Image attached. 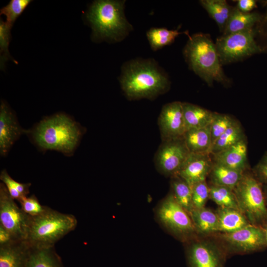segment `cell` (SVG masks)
<instances>
[{
  "label": "cell",
  "mask_w": 267,
  "mask_h": 267,
  "mask_svg": "<svg viewBox=\"0 0 267 267\" xmlns=\"http://www.w3.org/2000/svg\"><path fill=\"white\" fill-rule=\"evenodd\" d=\"M190 258L193 267H220L218 252L213 245L198 242L193 245Z\"/></svg>",
  "instance_id": "obj_20"
},
{
  "label": "cell",
  "mask_w": 267,
  "mask_h": 267,
  "mask_svg": "<svg viewBox=\"0 0 267 267\" xmlns=\"http://www.w3.org/2000/svg\"><path fill=\"white\" fill-rule=\"evenodd\" d=\"M209 198L221 208L239 210L233 189L230 188L211 185L209 186Z\"/></svg>",
  "instance_id": "obj_29"
},
{
  "label": "cell",
  "mask_w": 267,
  "mask_h": 267,
  "mask_svg": "<svg viewBox=\"0 0 267 267\" xmlns=\"http://www.w3.org/2000/svg\"><path fill=\"white\" fill-rule=\"evenodd\" d=\"M31 217L19 207L3 183H0V225L16 240H25Z\"/></svg>",
  "instance_id": "obj_8"
},
{
  "label": "cell",
  "mask_w": 267,
  "mask_h": 267,
  "mask_svg": "<svg viewBox=\"0 0 267 267\" xmlns=\"http://www.w3.org/2000/svg\"><path fill=\"white\" fill-rule=\"evenodd\" d=\"M192 199L194 209H200L209 198V186L206 180L196 183L192 187Z\"/></svg>",
  "instance_id": "obj_35"
},
{
  "label": "cell",
  "mask_w": 267,
  "mask_h": 267,
  "mask_svg": "<svg viewBox=\"0 0 267 267\" xmlns=\"http://www.w3.org/2000/svg\"><path fill=\"white\" fill-rule=\"evenodd\" d=\"M12 26L6 22L0 20V67H2L4 63L10 58L8 51V45L10 40V30Z\"/></svg>",
  "instance_id": "obj_34"
},
{
  "label": "cell",
  "mask_w": 267,
  "mask_h": 267,
  "mask_svg": "<svg viewBox=\"0 0 267 267\" xmlns=\"http://www.w3.org/2000/svg\"><path fill=\"white\" fill-rule=\"evenodd\" d=\"M183 54L189 67L209 86L214 82L229 83L225 75L214 44L208 35L189 36Z\"/></svg>",
  "instance_id": "obj_4"
},
{
  "label": "cell",
  "mask_w": 267,
  "mask_h": 267,
  "mask_svg": "<svg viewBox=\"0 0 267 267\" xmlns=\"http://www.w3.org/2000/svg\"><path fill=\"white\" fill-rule=\"evenodd\" d=\"M221 237L231 247L244 252L257 250L267 246L263 227L251 223L234 232L222 233Z\"/></svg>",
  "instance_id": "obj_12"
},
{
  "label": "cell",
  "mask_w": 267,
  "mask_h": 267,
  "mask_svg": "<svg viewBox=\"0 0 267 267\" xmlns=\"http://www.w3.org/2000/svg\"><path fill=\"white\" fill-rule=\"evenodd\" d=\"M263 228L265 234L266 245L267 246V224L263 226Z\"/></svg>",
  "instance_id": "obj_40"
},
{
  "label": "cell",
  "mask_w": 267,
  "mask_h": 267,
  "mask_svg": "<svg viewBox=\"0 0 267 267\" xmlns=\"http://www.w3.org/2000/svg\"><path fill=\"white\" fill-rule=\"evenodd\" d=\"M16 240L11 234L0 225V246L9 244Z\"/></svg>",
  "instance_id": "obj_39"
},
{
  "label": "cell",
  "mask_w": 267,
  "mask_h": 267,
  "mask_svg": "<svg viewBox=\"0 0 267 267\" xmlns=\"http://www.w3.org/2000/svg\"><path fill=\"white\" fill-rule=\"evenodd\" d=\"M29 249L25 240L0 246V267H26Z\"/></svg>",
  "instance_id": "obj_16"
},
{
  "label": "cell",
  "mask_w": 267,
  "mask_h": 267,
  "mask_svg": "<svg viewBox=\"0 0 267 267\" xmlns=\"http://www.w3.org/2000/svg\"><path fill=\"white\" fill-rule=\"evenodd\" d=\"M173 194L178 203L189 214L194 209L191 186L178 176L173 177Z\"/></svg>",
  "instance_id": "obj_28"
},
{
  "label": "cell",
  "mask_w": 267,
  "mask_h": 267,
  "mask_svg": "<svg viewBox=\"0 0 267 267\" xmlns=\"http://www.w3.org/2000/svg\"><path fill=\"white\" fill-rule=\"evenodd\" d=\"M182 33L178 29L152 28L147 32L146 36L152 49L156 51L171 44Z\"/></svg>",
  "instance_id": "obj_27"
},
{
  "label": "cell",
  "mask_w": 267,
  "mask_h": 267,
  "mask_svg": "<svg viewBox=\"0 0 267 267\" xmlns=\"http://www.w3.org/2000/svg\"><path fill=\"white\" fill-rule=\"evenodd\" d=\"M19 202L22 210L31 217L40 216L49 208L47 206L41 205L34 194L29 197L26 196L22 198Z\"/></svg>",
  "instance_id": "obj_33"
},
{
  "label": "cell",
  "mask_w": 267,
  "mask_h": 267,
  "mask_svg": "<svg viewBox=\"0 0 267 267\" xmlns=\"http://www.w3.org/2000/svg\"><path fill=\"white\" fill-rule=\"evenodd\" d=\"M183 138L190 153L210 154L212 146L210 125L203 128L187 130Z\"/></svg>",
  "instance_id": "obj_18"
},
{
  "label": "cell",
  "mask_w": 267,
  "mask_h": 267,
  "mask_svg": "<svg viewBox=\"0 0 267 267\" xmlns=\"http://www.w3.org/2000/svg\"><path fill=\"white\" fill-rule=\"evenodd\" d=\"M244 173L213 161L208 176L210 178L212 185L224 186L233 189L242 178Z\"/></svg>",
  "instance_id": "obj_23"
},
{
  "label": "cell",
  "mask_w": 267,
  "mask_h": 267,
  "mask_svg": "<svg viewBox=\"0 0 267 267\" xmlns=\"http://www.w3.org/2000/svg\"><path fill=\"white\" fill-rule=\"evenodd\" d=\"M212 157L214 162L231 169L242 172H245L248 170L246 139L213 155Z\"/></svg>",
  "instance_id": "obj_15"
},
{
  "label": "cell",
  "mask_w": 267,
  "mask_h": 267,
  "mask_svg": "<svg viewBox=\"0 0 267 267\" xmlns=\"http://www.w3.org/2000/svg\"><path fill=\"white\" fill-rule=\"evenodd\" d=\"M27 130L22 128L15 114L3 101L0 106V154L5 156L14 142Z\"/></svg>",
  "instance_id": "obj_13"
},
{
  "label": "cell",
  "mask_w": 267,
  "mask_h": 267,
  "mask_svg": "<svg viewBox=\"0 0 267 267\" xmlns=\"http://www.w3.org/2000/svg\"><path fill=\"white\" fill-rule=\"evenodd\" d=\"M217 214L218 217V231L223 233L234 232L250 224L238 210L220 207Z\"/></svg>",
  "instance_id": "obj_22"
},
{
  "label": "cell",
  "mask_w": 267,
  "mask_h": 267,
  "mask_svg": "<svg viewBox=\"0 0 267 267\" xmlns=\"http://www.w3.org/2000/svg\"><path fill=\"white\" fill-rule=\"evenodd\" d=\"M78 221L71 214L50 208L44 214L31 217L25 241L30 246L52 247L77 226Z\"/></svg>",
  "instance_id": "obj_5"
},
{
  "label": "cell",
  "mask_w": 267,
  "mask_h": 267,
  "mask_svg": "<svg viewBox=\"0 0 267 267\" xmlns=\"http://www.w3.org/2000/svg\"><path fill=\"white\" fill-rule=\"evenodd\" d=\"M29 246L26 267H63L54 246Z\"/></svg>",
  "instance_id": "obj_17"
},
{
  "label": "cell",
  "mask_w": 267,
  "mask_h": 267,
  "mask_svg": "<svg viewBox=\"0 0 267 267\" xmlns=\"http://www.w3.org/2000/svg\"><path fill=\"white\" fill-rule=\"evenodd\" d=\"M31 0H11L6 6L0 9V15L5 16L6 22L12 26L17 18L23 13Z\"/></svg>",
  "instance_id": "obj_32"
},
{
  "label": "cell",
  "mask_w": 267,
  "mask_h": 267,
  "mask_svg": "<svg viewBox=\"0 0 267 267\" xmlns=\"http://www.w3.org/2000/svg\"><path fill=\"white\" fill-rule=\"evenodd\" d=\"M182 109L186 131L211 125L214 112L188 102H182Z\"/></svg>",
  "instance_id": "obj_21"
},
{
  "label": "cell",
  "mask_w": 267,
  "mask_h": 267,
  "mask_svg": "<svg viewBox=\"0 0 267 267\" xmlns=\"http://www.w3.org/2000/svg\"><path fill=\"white\" fill-rule=\"evenodd\" d=\"M190 153L183 137L162 141L155 156V165L162 174L177 176Z\"/></svg>",
  "instance_id": "obj_9"
},
{
  "label": "cell",
  "mask_w": 267,
  "mask_h": 267,
  "mask_svg": "<svg viewBox=\"0 0 267 267\" xmlns=\"http://www.w3.org/2000/svg\"><path fill=\"white\" fill-rule=\"evenodd\" d=\"M27 134L42 150H55L66 156L73 154L84 134L81 126L66 114L46 117Z\"/></svg>",
  "instance_id": "obj_2"
},
{
  "label": "cell",
  "mask_w": 267,
  "mask_h": 267,
  "mask_svg": "<svg viewBox=\"0 0 267 267\" xmlns=\"http://www.w3.org/2000/svg\"><path fill=\"white\" fill-rule=\"evenodd\" d=\"M239 209L250 223L260 226L267 224V204L263 184L247 171L233 189Z\"/></svg>",
  "instance_id": "obj_6"
},
{
  "label": "cell",
  "mask_w": 267,
  "mask_h": 267,
  "mask_svg": "<svg viewBox=\"0 0 267 267\" xmlns=\"http://www.w3.org/2000/svg\"><path fill=\"white\" fill-rule=\"evenodd\" d=\"M262 3L266 7V11L262 14L260 21L255 26L256 40L264 52H267V0Z\"/></svg>",
  "instance_id": "obj_36"
},
{
  "label": "cell",
  "mask_w": 267,
  "mask_h": 267,
  "mask_svg": "<svg viewBox=\"0 0 267 267\" xmlns=\"http://www.w3.org/2000/svg\"><path fill=\"white\" fill-rule=\"evenodd\" d=\"M158 213L161 221L177 233L188 234L195 229L188 213L178 203L173 193L162 202Z\"/></svg>",
  "instance_id": "obj_10"
},
{
  "label": "cell",
  "mask_w": 267,
  "mask_h": 267,
  "mask_svg": "<svg viewBox=\"0 0 267 267\" xmlns=\"http://www.w3.org/2000/svg\"><path fill=\"white\" fill-rule=\"evenodd\" d=\"M213 160L209 153H190L177 176L192 187L205 181L211 169Z\"/></svg>",
  "instance_id": "obj_14"
},
{
  "label": "cell",
  "mask_w": 267,
  "mask_h": 267,
  "mask_svg": "<svg viewBox=\"0 0 267 267\" xmlns=\"http://www.w3.org/2000/svg\"><path fill=\"white\" fill-rule=\"evenodd\" d=\"M257 7V2L255 0H239L236 7L241 11L249 13Z\"/></svg>",
  "instance_id": "obj_38"
},
{
  "label": "cell",
  "mask_w": 267,
  "mask_h": 267,
  "mask_svg": "<svg viewBox=\"0 0 267 267\" xmlns=\"http://www.w3.org/2000/svg\"><path fill=\"white\" fill-rule=\"evenodd\" d=\"M237 122L229 115L214 112L210 125L212 145L228 129Z\"/></svg>",
  "instance_id": "obj_31"
},
{
  "label": "cell",
  "mask_w": 267,
  "mask_h": 267,
  "mask_svg": "<svg viewBox=\"0 0 267 267\" xmlns=\"http://www.w3.org/2000/svg\"><path fill=\"white\" fill-rule=\"evenodd\" d=\"M262 14L257 12L245 13L233 7L223 31L222 35L243 31L253 28L260 21Z\"/></svg>",
  "instance_id": "obj_19"
},
{
  "label": "cell",
  "mask_w": 267,
  "mask_h": 267,
  "mask_svg": "<svg viewBox=\"0 0 267 267\" xmlns=\"http://www.w3.org/2000/svg\"><path fill=\"white\" fill-rule=\"evenodd\" d=\"M252 172L261 183L267 184V152L254 167Z\"/></svg>",
  "instance_id": "obj_37"
},
{
  "label": "cell",
  "mask_w": 267,
  "mask_h": 267,
  "mask_svg": "<svg viewBox=\"0 0 267 267\" xmlns=\"http://www.w3.org/2000/svg\"><path fill=\"white\" fill-rule=\"evenodd\" d=\"M121 89L131 100L153 99L169 89L167 75L152 59H133L122 66L120 77Z\"/></svg>",
  "instance_id": "obj_1"
},
{
  "label": "cell",
  "mask_w": 267,
  "mask_h": 267,
  "mask_svg": "<svg viewBox=\"0 0 267 267\" xmlns=\"http://www.w3.org/2000/svg\"><path fill=\"white\" fill-rule=\"evenodd\" d=\"M263 186L266 202L267 204V184H263Z\"/></svg>",
  "instance_id": "obj_41"
},
{
  "label": "cell",
  "mask_w": 267,
  "mask_h": 267,
  "mask_svg": "<svg viewBox=\"0 0 267 267\" xmlns=\"http://www.w3.org/2000/svg\"><path fill=\"white\" fill-rule=\"evenodd\" d=\"M246 137L240 124L237 122L228 129L212 145L210 154L212 156L228 149Z\"/></svg>",
  "instance_id": "obj_26"
},
{
  "label": "cell",
  "mask_w": 267,
  "mask_h": 267,
  "mask_svg": "<svg viewBox=\"0 0 267 267\" xmlns=\"http://www.w3.org/2000/svg\"><path fill=\"white\" fill-rule=\"evenodd\" d=\"M158 123L162 141L183 137L186 130L182 102L174 101L164 105Z\"/></svg>",
  "instance_id": "obj_11"
},
{
  "label": "cell",
  "mask_w": 267,
  "mask_h": 267,
  "mask_svg": "<svg viewBox=\"0 0 267 267\" xmlns=\"http://www.w3.org/2000/svg\"><path fill=\"white\" fill-rule=\"evenodd\" d=\"M189 214L195 228L201 233L208 234L218 231L217 213L204 207L194 209Z\"/></svg>",
  "instance_id": "obj_24"
},
{
  "label": "cell",
  "mask_w": 267,
  "mask_h": 267,
  "mask_svg": "<svg viewBox=\"0 0 267 267\" xmlns=\"http://www.w3.org/2000/svg\"><path fill=\"white\" fill-rule=\"evenodd\" d=\"M0 179L6 186L10 196L18 202L29 193L31 183H22L13 179L7 173L6 170H2Z\"/></svg>",
  "instance_id": "obj_30"
},
{
  "label": "cell",
  "mask_w": 267,
  "mask_h": 267,
  "mask_svg": "<svg viewBox=\"0 0 267 267\" xmlns=\"http://www.w3.org/2000/svg\"><path fill=\"white\" fill-rule=\"evenodd\" d=\"M215 45L222 65L237 62L264 52L256 40L255 27L222 35L217 39Z\"/></svg>",
  "instance_id": "obj_7"
},
{
  "label": "cell",
  "mask_w": 267,
  "mask_h": 267,
  "mask_svg": "<svg viewBox=\"0 0 267 267\" xmlns=\"http://www.w3.org/2000/svg\"><path fill=\"white\" fill-rule=\"evenodd\" d=\"M125 0H98L87 13L94 38L111 42L124 39L133 30L124 13Z\"/></svg>",
  "instance_id": "obj_3"
},
{
  "label": "cell",
  "mask_w": 267,
  "mask_h": 267,
  "mask_svg": "<svg viewBox=\"0 0 267 267\" xmlns=\"http://www.w3.org/2000/svg\"><path fill=\"white\" fill-rule=\"evenodd\" d=\"M200 3L223 32L233 7L224 0H201Z\"/></svg>",
  "instance_id": "obj_25"
}]
</instances>
